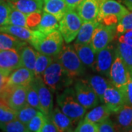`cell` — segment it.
<instances>
[{
  "mask_svg": "<svg viewBox=\"0 0 132 132\" xmlns=\"http://www.w3.org/2000/svg\"><path fill=\"white\" fill-rule=\"evenodd\" d=\"M41 76L52 93L57 94L66 87H71L73 81V79L56 60L52 62Z\"/></svg>",
  "mask_w": 132,
  "mask_h": 132,
  "instance_id": "cell-1",
  "label": "cell"
},
{
  "mask_svg": "<svg viewBox=\"0 0 132 132\" xmlns=\"http://www.w3.org/2000/svg\"><path fill=\"white\" fill-rule=\"evenodd\" d=\"M57 103L62 111L76 123L85 117L87 110L80 104L74 89L71 87H68L57 93Z\"/></svg>",
  "mask_w": 132,
  "mask_h": 132,
  "instance_id": "cell-2",
  "label": "cell"
},
{
  "mask_svg": "<svg viewBox=\"0 0 132 132\" xmlns=\"http://www.w3.org/2000/svg\"><path fill=\"white\" fill-rule=\"evenodd\" d=\"M64 39L59 30L49 34H43L38 30L35 38L30 43L31 46L42 54L56 57L63 48Z\"/></svg>",
  "mask_w": 132,
  "mask_h": 132,
  "instance_id": "cell-3",
  "label": "cell"
},
{
  "mask_svg": "<svg viewBox=\"0 0 132 132\" xmlns=\"http://www.w3.org/2000/svg\"><path fill=\"white\" fill-rule=\"evenodd\" d=\"M56 60L63 66L73 79L83 76L86 72V66L78 56L73 45H69L68 43L66 46H63L61 52L56 56Z\"/></svg>",
  "mask_w": 132,
  "mask_h": 132,
  "instance_id": "cell-4",
  "label": "cell"
},
{
  "mask_svg": "<svg viewBox=\"0 0 132 132\" xmlns=\"http://www.w3.org/2000/svg\"><path fill=\"white\" fill-rule=\"evenodd\" d=\"M129 10L116 0H101L97 20L105 25H117Z\"/></svg>",
  "mask_w": 132,
  "mask_h": 132,
  "instance_id": "cell-5",
  "label": "cell"
},
{
  "mask_svg": "<svg viewBox=\"0 0 132 132\" xmlns=\"http://www.w3.org/2000/svg\"><path fill=\"white\" fill-rule=\"evenodd\" d=\"M83 23L76 10L68 9L64 16L60 21V28L64 41L68 44L73 41L77 37Z\"/></svg>",
  "mask_w": 132,
  "mask_h": 132,
  "instance_id": "cell-6",
  "label": "cell"
},
{
  "mask_svg": "<svg viewBox=\"0 0 132 132\" xmlns=\"http://www.w3.org/2000/svg\"><path fill=\"white\" fill-rule=\"evenodd\" d=\"M109 77L110 79V82L114 87L121 90L125 95L128 82L131 76L129 74L126 66L125 65L117 50L113 63L110 68Z\"/></svg>",
  "mask_w": 132,
  "mask_h": 132,
  "instance_id": "cell-7",
  "label": "cell"
},
{
  "mask_svg": "<svg viewBox=\"0 0 132 132\" xmlns=\"http://www.w3.org/2000/svg\"><path fill=\"white\" fill-rule=\"evenodd\" d=\"M73 89L77 99L87 109L98 105V97L86 79H77L74 83Z\"/></svg>",
  "mask_w": 132,
  "mask_h": 132,
  "instance_id": "cell-8",
  "label": "cell"
},
{
  "mask_svg": "<svg viewBox=\"0 0 132 132\" xmlns=\"http://www.w3.org/2000/svg\"><path fill=\"white\" fill-rule=\"evenodd\" d=\"M115 35H117L116 25H105L100 23L95 30L90 45L95 52L98 53L108 46Z\"/></svg>",
  "mask_w": 132,
  "mask_h": 132,
  "instance_id": "cell-9",
  "label": "cell"
},
{
  "mask_svg": "<svg viewBox=\"0 0 132 132\" xmlns=\"http://www.w3.org/2000/svg\"><path fill=\"white\" fill-rule=\"evenodd\" d=\"M27 86L6 87L1 98H4L11 108L18 111L27 103Z\"/></svg>",
  "mask_w": 132,
  "mask_h": 132,
  "instance_id": "cell-10",
  "label": "cell"
},
{
  "mask_svg": "<svg viewBox=\"0 0 132 132\" xmlns=\"http://www.w3.org/2000/svg\"><path fill=\"white\" fill-rule=\"evenodd\" d=\"M32 84L38 91L41 112L47 117H49L54 109L52 92L44 82L42 76H35Z\"/></svg>",
  "mask_w": 132,
  "mask_h": 132,
  "instance_id": "cell-11",
  "label": "cell"
},
{
  "mask_svg": "<svg viewBox=\"0 0 132 132\" xmlns=\"http://www.w3.org/2000/svg\"><path fill=\"white\" fill-rule=\"evenodd\" d=\"M116 49L114 46L109 45L97 53L95 70L101 75L109 76L110 68L115 57Z\"/></svg>",
  "mask_w": 132,
  "mask_h": 132,
  "instance_id": "cell-12",
  "label": "cell"
},
{
  "mask_svg": "<svg viewBox=\"0 0 132 132\" xmlns=\"http://www.w3.org/2000/svg\"><path fill=\"white\" fill-rule=\"evenodd\" d=\"M103 103L108 107L112 113L114 114L118 112V111L126 104L123 92L114 87L111 82L104 93Z\"/></svg>",
  "mask_w": 132,
  "mask_h": 132,
  "instance_id": "cell-13",
  "label": "cell"
},
{
  "mask_svg": "<svg viewBox=\"0 0 132 132\" xmlns=\"http://www.w3.org/2000/svg\"><path fill=\"white\" fill-rule=\"evenodd\" d=\"M19 67H21L19 50L0 49V71L10 74Z\"/></svg>",
  "mask_w": 132,
  "mask_h": 132,
  "instance_id": "cell-14",
  "label": "cell"
},
{
  "mask_svg": "<svg viewBox=\"0 0 132 132\" xmlns=\"http://www.w3.org/2000/svg\"><path fill=\"white\" fill-rule=\"evenodd\" d=\"M35 79V75L32 71L25 67H19L13 71L8 76L7 86H28ZM6 86V87H7Z\"/></svg>",
  "mask_w": 132,
  "mask_h": 132,
  "instance_id": "cell-15",
  "label": "cell"
},
{
  "mask_svg": "<svg viewBox=\"0 0 132 132\" xmlns=\"http://www.w3.org/2000/svg\"><path fill=\"white\" fill-rule=\"evenodd\" d=\"M101 0H83L76 8L83 21H93L98 18Z\"/></svg>",
  "mask_w": 132,
  "mask_h": 132,
  "instance_id": "cell-16",
  "label": "cell"
},
{
  "mask_svg": "<svg viewBox=\"0 0 132 132\" xmlns=\"http://www.w3.org/2000/svg\"><path fill=\"white\" fill-rule=\"evenodd\" d=\"M0 32L8 33L10 35H12L16 38L30 43L37 35L38 30L32 29L21 26L8 24L5 26H0Z\"/></svg>",
  "mask_w": 132,
  "mask_h": 132,
  "instance_id": "cell-17",
  "label": "cell"
},
{
  "mask_svg": "<svg viewBox=\"0 0 132 132\" xmlns=\"http://www.w3.org/2000/svg\"><path fill=\"white\" fill-rule=\"evenodd\" d=\"M48 118L52 119L60 132L74 131V123L76 122L66 115L59 106L53 109Z\"/></svg>",
  "mask_w": 132,
  "mask_h": 132,
  "instance_id": "cell-18",
  "label": "cell"
},
{
  "mask_svg": "<svg viewBox=\"0 0 132 132\" xmlns=\"http://www.w3.org/2000/svg\"><path fill=\"white\" fill-rule=\"evenodd\" d=\"M73 47L75 48L78 56L83 62V64L86 67L95 70L97 53L93 50L90 43L81 44V43H74Z\"/></svg>",
  "mask_w": 132,
  "mask_h": 132,
  "instance_id": "cell-19",
  "label": "cell"
},
{
  "mask_svg": "<svg viewBox=\"0 0 132 132\" xmlns=\"http://www.w3.org/2000/svg\"><path fill=\"white\" fill-rule=\"evenodd\" d=\"M15 9L25 14L43 11L44 0H7Z\"/></svg>",
  "mask_w": 132,
  "mask_h": 132,
  "instance_id": "cell-20",
  "label": "cell"
},
{
  "mask_svg": "<svg viewBox=\"0 0 132 132\" xmlns=\"http://www.w3.org/2000/svg\"><path fill=\"white\" fill-rule=\"evenodd\" d=\"M116 126L118 131H132V106L125 104L116 113Z\"/></svg>",
  "mask_w": 132,
  "mask_h": 132,
  "instance_id": "cell-21",
  "label": "cell"
},
{
  "mask_svg": "<svg viewBox=\"0 0 132 132\" xmlns=\"http://www.w3.org/2000/svg\"><path fill=\"white\" fill-rule=\"evenodd\" d=\"M100 22L96 19L93 21H83L80 30L75 39V42L81 44H89L92 40L95 29L98 26Z\"/></svg>",
  "mask_w": 132,
  "mask_h": 132,
  "instance_id": "cell-22",
  "label": "cell"
},
{
  "mask_svg": "<svg viewBox=\"0 0 132 132\" xmlns=\"http://www.w3.org/2000/svg\"><path fill=\"white\" fill-rule=\"evenodd\" d=\"M68 9L65 0H44L43 11L54 15L60 21Z\"/></svg>",
  "mask_w": 132,
  "mask_h": 132,
  "instance_id": "cell-23",
  "label": "cell"
},
{
  "mask_svg": "<svg viewBox=\"0 0 132 132\" xmlns=\"http://www.w3.org/2000/svg\"><path fill=\"white\" fill-rule=\"evenodd\" d=\"M60 20L54 15L43 12L42 18L37 29L43 34H49L59 30Z\"/></svg>",
  "mask_w": 132,
  "mask_h": 132,
  "instance_id": "cell-24",
  "label": "cell"
},
{
  "mask_svg": "<svg viewBox=\"0 0 132 132\" xmlns=\"http://www.w3.org/2000/svg\"><path fill=\"white\" fill-rule=\"evenodd\" d=\"M86 80L87 81L95 93L98 95L100 101L103 103L104 93L108 88L110 82H109L105 78L98 75L88 76L86 78Z\"/></svg>",
  "mask_w": 132,
  "mask_h": 132,
  "instance_id": "cell-25",
  "label": "cell"
},
{
  "mask_svg": "<svg viewBox=\"0 0 132 132\" xmlns=\"http://www.w3.org/2000/svg\"><path fill=\"white\" fill-rule=\"evenodd\" d=\"M27 45V42L8 33L0 32V49L21 50Z\"/></svg>",
  "mask_w": 132,
  "mask_h": 132,
  "instance_id": "cell-26",
  "label": "cell"
},
{
  "mask_svg": "<svg viewBox=\"0 0 132 132\" xmlns=\"http://www.w3.org/2000/svg\"><path fill=\"white\" fill-rule=\"evenodd\" d=\"M111 114V111L105 104H104L93 107L92 110L85 114V119L98 124L109 118Z\"/></svg>",
  "mask_w": 132,
  "mask_h": 132,
  "instance_id": "cell-27",
  "label": "cell"
},
{
  "mask_svg": "<svg viewBox=\"0 0 132 132\" xmlns=\"http://www.w3.org/2000/svg\"><path fill=\"white\" fill-rule=\"evenodd\" d=\"M21 66L28 68L34 73L35 66L37 60V52L29 46H25L20 51Z\"/></svg>",
  "mask_w": 132,
  "mask_h": 132,
  "instance_id": "cell-28",
  "label": "cell"
},
{
  "mask_svg": "<svg viewBox=\"0 0 132 132\" xmlns=\"http://www.w3.org/2000/svg\"><path fill=\"white\" fill-rule=\"evenodd\" d=\"M116 50L126 66L130 76H132V46L118 43Z\"/></svg>",
  "mask_w": 132,
  "mask_h": 132,
  "instance_id": "cell-29",
  "label": "cell"
},
{
  "mask_svg": "<svg viewBox=\"0 0 132 132\" xmlns=\"http://www.w3.org/2000/svg\"><path fill=\"white\" fill-rule=\"evenodd\" d=\"M54 61L53 57L42 54L37 51V60L35 66V76H41L48 66Z\"/></svg>",
  "mask_w": 132,
  "mask_h": 132,
  "instance_id": "cell-30",
  "label": "cell"
},
{
  "mask_svg": "<svg viewBox=\"0 0 132 132\" xmlns=\"http://www.w3.org/2000/svg\"><path fill=\"white\" fill-rule=\"evenodd\" d=\"M17 119V111L11 108L5 99L0 98V123H6Z\"/></svg>",
  "mask_w": 132,
  "mask_h": 132,
  "instance_id": "cell-31",
  "label": "cell"
},
{
  "mask_svg": "<svg viewBox=\"0 0 132 132\" xmlns=\"http://www.w3.org/2000/svg\"><path fill=\"white\" fill-rule=\"evenodd\" d=\"M38 112V109L27 104L24 106L17 111V119H19L21 122L24 123L25 125H27Z\"/></svg>",
  "mask_w": 132,
  "mask_h": 132,
  "instance_id": "cell-32",
  "label": "cell"
},
{
  "mask_svg": "<svg viewBox=\"0 0 132 132\" xmlns=\"http://www.w3.org/2000/svg\"><path fill=\"white\" fill-rule=\"evenodd\" d=\"M47 118L48 117L46 114L39 111L37 114L27 125L28 131L40 132V130L46 123Z\"/></svg>",
  "mask_w": 132,
  "mask_h": 132,
  "instance_id": "cell-33",
  "label": "cell"
},
{
  "mask_svg": "<svg viewBox=\"0 0 132 132\" xmlns=\"http://www.w3.org/2000/svg\"><path fill=\"white\" fill-rule=\"evenodd\" d=\"M0 129L6 132H28L27 125L15 119L6 123H0Z\"/></svg>",
  "mask_w": 132,
  "mask_h": 132,
  "instance_id": "cell-34",
  "label": "cell"
},
{
  "mask_svg": "<svg viewBox=\"0 0 132 132\" xmlns=\"http://www.w3.org/2000/svg\"><path fill=\"white\" fill-rule=\"evenodd\" d=\"M27 14H25L19 10L15 9L14 7L11 6V10H10L9 18V24L27 27Z\"/></svg>",
  "mask_w": 132,
  "mask_h": 132,
  "instance_id": "cell-35",
  "label": "cell"
},
{
  "mask_svg": "<svg viewBox=\"0 0 132 132\" xmlns=\"http://www.w3.org/2000/svg\"><path fill=\"white\" fill-rule=\"evenodd\" d=\"M132 29V10H129L116 25L117 35Z\"/></svg>",
  "mask_w": 132,
  "mask_h": 132,
  "instance_id": "cell-36",
  "label": "cell"
},
{
  "mask_svg": "<svg viewBox=\"0 0 132 132\" xmlns=\"http://www.w3.org/2000/svg\"><path fill=\"white\" fill-rule=\"evenodd\" d=\"M27 103L32 106L34 108L37 109L41 112L40 104L38 97V93L35 87L31 83L27 86Z\"/></svg>",
  "mask_w": 132,
  "mask_h": 132,
  "instance_id": "cell-37",
  "label": "cell"
},
{
  "mask_svg": "<svg viewBox=\"0 0 132 132\" xmlns=\"http://www.w3.org/2000/svg\"><path fill=\"white\" fill-rule=\"evenodd\" d=\"M76 132H98V124L86 119H81L75 128Z\"/></svg>",
  "mask_w": 132,
  "mask_h": 132,
  "instance_id": "cell-38",
  "label": "cell"
},
{
  "mask_svg": "<svg viewBox=\"0 0 132 132\" xmlns=\"http://www.w3.org/2000/svg\"><path fill=\"white\" fill-rule=\"evenodd\" d=\"M11 6L7 1L0 0V26L9 24Z\"/></svg>",
  "mask_w": 132,
  "mask_h": 132,
  "instance_id": "cell-39",
  "label": "cell"
},
{
  "mask_svg": "<svg viewBox=\"0 0 132 132\" xmlns=\"http://www.w3.org/2000/svg\"><path fill=\"white\" fill-rule=\"evenodd\" d=\"M43 12H33L27 15V27L32 29H37L42 18Z\"/></svg>",
  "mask_w": 132,
  "mask_h": 132,
  "instance_id": "cell-40",
  "label": "cell"
},
{
  "mask_svg": "<svg viewBox=\"0 0 132 132\" xmlns=\"http://www.w3.org/2000/svg\"><path fill=\"white\" fill-rule=\"evenodd\" d=\"M117 131L118 128L116 124L114 123L109 118L98 123V132H114Z\"/></svg>",
  "mask_w": 132,
  "mask_h": 132,
  "instance_id": "cell-41",
  "label": "cell"
},
{
  "mask_svg": "<svg viewBox=\"0 0 132 132\" xmlns=\"http://www.w3.org/2000/svg\"><path fill=\"white\" fill-rule=\"evenodd\" d=\"M118 36V43H123L132 46V29L122 33Z\"/></svg>",
  "mask_w": 132,
  "mask_h": 132,
  "instance_id": "cell-42",
  "label": "cell"
},
{
  "mask_svg": "<svg viewBox=\"0 0 132 132\" xmlns=\"http://www.w3.org/2000/svg\"><path fill=\"white\" fill-rule=\"evenodd\" d=\"M40 132H59V130L55 124L53 123L52 119L48 117L44 126L40 130Z\"/></svg>",
  "mask_w": 132,
  "mask_h": 132,
  "instance_id": "cell-43",
  "label": "cell"
},
{
  "mask_svg": "<svg viewBox=\"0 0 132 132\" xmlns=\"http://www.w3.org/2000/svg\"><path fill=\"white\" fill-rule=\"evenodd\" d=\"M125 98L126 103L128 105H130L132 106V79L131 77L129 79L128 82L127 87L125 93Z\"/></svg>",
  "mask_w": 132,
  "mask_h": 132,
  "instance_id": "cell-44",
  "label": "cell"
},
{
  "mask_svg": "<svg viewBox=\"0 0 132 132\" xmlns=\"http://www.w3.org/2000/svg\"><path fill=\"white\" fill-rule=\"evenodd\" d=\"M9 75L10 74L8 73H6L3 71H0V97L3 93L5 87L7 86V79H8Z\"/></svg>",
  "mask_w": 132,
  "mask_h": 132,
  "instance_id": "cell-45",
  "label": "cell"
},
{
  "mask_svg": "<svg viewBox=\"0 0 132 132\" xmlns=\"http://www.w3.org/2000/svg\"><path fill=\"white\" fill-rule=\"evenodd\" d=\"M83 0H65L67 5L69 9L76 10L77 7Z\"/></svg>",
  "mask_w": 132,
  "mask_h": 132,
  "instance_id": "cell-46",
  "label": "cell"
},
{
  "mask_svg": "<svg viewBox=\"0 0 132 132\" xmlns=\"http://www.w3.org/2000/svg\"><path fill=\"white\" fill-rule=\"evenodd\" d=\"M126 6L129 10H132V0H123Z\"/></svg>",
  "mask_w": 132,
  "mask_h": 132,
  "instance_id": "cell-47",
  "label": "cell"
},
{
  "mask_svg": "<svg viewBox=\"0 0 132 132\" xmlns=\"http://www.w3.org/2000/svg\"><path fill=\"white\" fill-rule=\"evenodd\" d=\"M0 98H1V97H0Z\"/></svg>",
  "mask_w": 132,
  "mask_h": 132,
  "instance_id": "cell-48",
  "label": "cell"
},
{
  "mask_svg": "<svg viewBox=\"0 0 132 132\" xmlns=\"http://www.w3.org/2000/svg\"><path fill=\"white\" fill-rule=\"evenodd\" d=\"M131 79H132V76H131Z\"/></svg>",
  "mask_w": 132,
  "mask_h": 132,
  "instance_id": "cell-49",
  "label": "cell"
}]
</instances>
